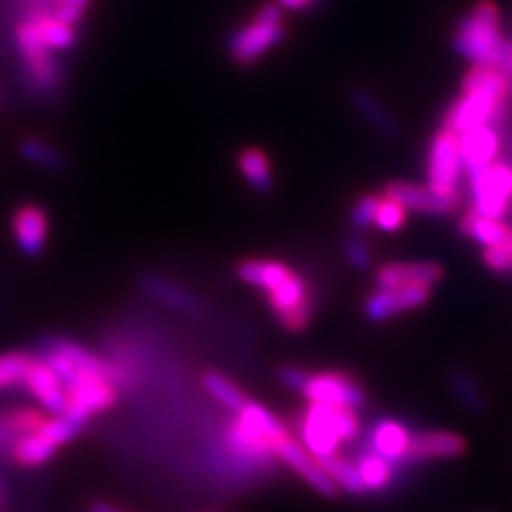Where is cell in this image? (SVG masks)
Masks as SVG:
<instances>
[{
  "instance_id": "obj_13",
  "label": "cell",
  "mask_w": 512,
  "mask_h": 512,
  "mask_svg": "<svg viewBox=\"0 0 512 512\" xmlns=\"http://www.w3.org/2000/svg\"><path fill=\"white\" fill-rule=\"evenodd\" d=\"M48 228H50V222H48L46 211L35 203H25L14 213V219H12L14 238L18 243L19 251L29 258L38 256L44 251L48 241Z\"/></svg>"
},
{
  "instance_id": "obj_32",
  "label": "cell",
  "mask_w": 512,
  "mask_h": 512,
  "mask_svg": "<svg viewBox=\"0 0 512 512\" xmlns=\"http://www.w3.org/2000/svg\"><path fill=\"white\" fill-rule=\"evenodd\" d=\"M450 385L459 401L465 404L469 410L478 412L484 408V397L469 374H465L463 370H454L450 374Z\"/></svg>"
},
{
  "instance_id": "obj_30",
  "label": "cell",
  "mask_w": 512,
  "mask_h": 512,
  "mask_svg": "<svg viewBox=\"0 0 512 512\" xmlns=\"http://www.w3.org/2000/svg\"><path fill=\"white\" fill-rule=\"evenodd\" d=\"M203 387L217 403L222 404L224 408H228L232 412H236V414L249 401L236 385L232 384L230 380H226L224 376L217 374V372H209V374L203 376Z\"/></svg>"
},
{
  "instance_id": "obj_22",
  "label": "cell",
  "mask_w": 512,
  "mask_h": 512,
  "mask_svg": "<svg viewBox=\"0 0 512 512\" xmlns=\"http://www.w3.org/2000/svg\"><path fill=\"white\" fill-rule=\"evenodd\" d=\"M57 444L40 427L33 433L21 435L14 440V459L23 467H38L54 458Z\"/></svg>"
},
{
  "instance_id": "obj_17",
  "label": "cell",
  "mask_w": 512,
  "mask_h": 512,
  "mask_svg": "<svg viewBox=\"0 0 512 512\" xmlns=\"http://www.w3.org/2000/svg\"><path fill=\"white\" fill-rule=\"evenodd\" d=\"M458 137L459 152L465 171H473L495 162L501 141L494 126H480Z\"/></svg>"
},
{
  "instance_id": "obj_20",
  "label": "cell",
  "mask_w": 512,
  "mask_h": 512,
  "mask_svg": "<svg viewBox=\"0 0 512 512\" xmlns=\"http://www.w3.org/2000/svg\"><path fill=\"white\" fill-rule=\"evenodd\" d=\"M293 274V270L279 260H245L238 268L239 277L247 285L266 294L272 293Z\"/></svg>"
},
{
  "instance_id": "obj_4",
  "label": "cell",
  "mask_w": 512,
  "mask_h": 512,
  "mask_svg": "<svg viewBox=\"0 0 512 512\" xmlns=\"http://www.w3.org/2000/svg\"><path fill=\"white\" fill-rule=\"evenodd\" d=\"M287 38L283 23V10L277 2H266L260 6L255 18L238 27L226 40V54L239 67L255 65L275 46Z\"/></svg>"
},
{
  "instance_id": "obj_12",
  "label": "cell",
  "mask_w": 512,
  "mask_h": 512,
  "mask_svg": "<svg viewBox=\"0 0 512 512\" xmlns=\"http://www.w3.org/2000/svg\"><path fill=\"white\" fill-rule=\"evenodd\" d=\"M431 296L427 285H404L399 289H378L366 298L365 311L372 321H387L393 315L421 308Z\"/></svg>"
},
{
  "instance_id": "obj_18",
  "label": "cell",
  "mask_w": 512,
  "mask_h": 512,
  "mask_svg": "<svg viewBox=\"0 0 512 512\" xmlns=\"http://www.w3.org/2000/svg\"><path fill=\"white\" fill-rule=\"evenodd\" d=\"M410 442H412L410 431L406 429V425L397 420L378 421L370 435L372 452H376L378 456H382L391 463L408 459Z\"/></svg>"
},
{
  "instance_id": "obj_3",
  "label": "cell",
  "mask_w": 512,
  "mask_h": 512,
  "mask_svg": "<svg viewBox=\"0 0 512 512\" xmlns=\"http://www.w3.org/2000/svg\"><path fill=\"white\" fill-rule=\"evenodd\" d=\"M361 423L355 410L334 408L327 404H311L298 420L302 446L313 458L323 459L336 454L342 442L357 439Z\"/></svg>"
},
{
  "instance_id": "obj_31",
  "label": "cell",
  "mask_w": 512,
  "mask_h": 512,
  "mask_svg": "<svg viewBox=\"0 0 512 512\" xmlns=\"http://www.w3.org/2000/svg\"><path fill=\"white\" fill-rule=\"evenodd\" d=\"M35 357L25 351H10L0 355V391L23 385L27 370L31 368Z\"/></svg>"
},
{
  "instance_id": "obj_33",
  "label": "cell",
  "mask_w": 512,
  "mask_h": 512,
  "mask_svg": "<svg viewBox=\"0 0 512 512\" xmlns=\"http://www.w3.org/2000/svg\"><path fill=\"white\" fill-rule=\"evenodd\" d=\"M404 222H406V209L403 205L384 198L378 207L374 226H378L384 232H397L403 228Z\"/></svg>"
},
{
  "instance_id": "obj_34",
  "label": "cell",
  "mask_w": 512,
  "mask_h": 512,
  "mask_svg": "<svg viewBox=\"0 0 512 512\" xmlns=\"http://www.w3.org/2000/svg\"><path fill=\"white\" fill-rule=\"evenodd\" d=\"M44 416L33 412V410H18V412H12L4 418V427L14 433L16 437L21 435H27V433H33L37 431L38 427L44 423Z\"/></svg>"
},
{
  "instance_id": "obj_23",
  "label": "cell",
  "mask_w": 512,
  "mask_h": 512,
  "mask_svg": "<svg viewBox=\"0 0 512 512\" xmlns=\"http://www.w3.org/2000/svg\"><path fill=\"white\" fill-rule=\"evenodd\" d=\"M238 167L243 179L255 192H258V194L272 192V188H274L272 165H270L266 154L262 150H258V148L241 150Z\"/></svg>"
},
{
  "instance_id": "obj_15",
  "label": "cell",
  "mask_w": 512,
  "mask_h": 512,
  "mask_svg": "<svg viewBox=\"0 0 512 512\" xmlns=\"http://www.w3.org/2000/svg\"><path fill=\"white\" fill-rule=\"evenodd\" d=\"M349 103L353 110L361 116L368 128L376 131L382 137H395L399 133L397 120L393 112L387 109L384 101L366 86H351L349 88Z\"/></svg>"
},
{
  "instance_id": "obj_25",
  "label": "cell",
  "mask_w": 512,
  "mask_h": 512,
  "mask_svg": "<svg viewBox=\"0 0 512 512\" xmlns=\"http://www.w3.org/2000/svg\"><path fill=\"white\" fill-rule=\"evenodd\" d=\"M35 27V33L40 38V42L50 48L52 52L59 50H69L76 42V31L71 25L63 23L61 19L55 18L54 14H44L37 18L29 19Z\"/></svg>"
},
{
  "instance_id": "obj_10",
  "label": "cell",
  "mask_w": 512,
  "mask_h": 512,
  "mask_svg": "<svg viewBox=\"0 0 512 512\" xmlns=\"http://www.w3.org/2000/svg\"><path fill=\"white\" fill-rule=\"evenodd\" d=\"M384 198L403 205L406 211L421 215L444 217L458 207V194H442L433 190L429 184L421 186L414 183H391L385 186Z\"/></svg>"
},
{
  "instance_id": "obj_40",
  "label": "cell",
  "mask_w": 512,
  "mask_h": 512,
  "mask_svg": "<svg viewBox=\"0 0 512 512\" xmlns=\"http://www.w3.org/2000/svg\"><path fill=\"white\" fill-rule=\"evenodd\" d=\"M90 512H122L120 509H116V507H112V505H109V503H93L92 509H90Z\"/></svg>"
},
{
  "instance_id": "obj_11",
  "label": "cell",
  "mask_w": 512,
  "mask_h": 512,
  "mask_svg": "<svg viewBox=\"0 0 512 512\" xmlns=\"http://www.w3.org/2000/svg\"><path fill=\"white\" fill-rule=\"evenodd\" d=\"M275 458L281 459L285 465H289L294 473L302 476L317 494L325 497H334L338 494V486L332 482L329 473L323 469L321 461L313 458L310 452L298 444L291 437H285L275 446Z\"/></svg>"
},
{
  "instance_id": "obj_14",
  "label": "cell",
  "mask_w": 512,
  "mask_h": 512,
  "mask_svg": "<svg viewBox=\"0 0 512 512\" xmlns=\"http://www.w3.org/2000/svg\"><path fill=\"white\" fill-rule=\"evenodd\" d=\"M23 385L38 403L42 404V408L52 412L54 416H59L67 410L65 385L46 361L42 359L33 361V365L27 370Z\"/></svg>"
},
{
  "instance_id": "obj_7",
  "label": "cell",
  "mask_w": 512,
  "mask_h": 512,
  "mask_svg": "<svg viewBox=\"0 0 512 512\" xmlns=\"http://www.w3.org/2000/svg\"><path fill=\"white\" fill-rule=\"evenodd\" d=\"M463 171L458 135L440 129L431 139L427 152V184L442 194H458Z\"/></svg>"
},
{
  "instance_id": "obj_35",
  "label": "cell",
  "mask_w": 512,
  "mask_h": 512,
  "mask_svg": "<svg viewBox=\"0 0 512 512\" xmlns=\"http://www.w3.org/2000/svg\"><path fill=\"white\" fill-rule=\"evenodd\" d=\"M380 203H382V198L374 196V194L359 198L355 205L351 207V224L355 228H361V230L372 226L374 220H376V215H378Z\"/></svg>"
},
{
  "instance_id": "obj_6",
  "label": "cell",
  "mask_w": 512,
  "mask_h": 512,
  "mask_svg": "<svg viewBox=\"0 0 512 512\" xmlns=\"http://www.w3.org/2000/svg\"><path fill=\"white\" fill-rule=\"evenodd\" d=\"M511 101L484 92H463L446 110L442 128L463 135L480 126H499L509 114Z\"/></svg>"
},
{
  "instance_id": "obj_26",
  "label": "cell",
  "mask_w": 512,
  "mask_h": 512,
  "mask_svg": "<svg viewBox=\"0 0 512 512\" xmlns=\"http://www.w3.org/2000/svg\"><path fill=\"white\" fill-rule=\"evenodd\" d=\"M143 289L147 291L154 300L162 302L167 308L175 311L196 310V300L194 296L181 289L179 285L167 281L164 277L158 275H148L143 279Z\"/></svg>"
},
{
  "instance_id": "obj_36",
  "label": "cell",
  "mask_w": 512,
  "mask_h": 512,
  "mask_svg": "<svg viewBox=\"0 0 512 512\" xmlns=\"http://www.w3.org/2000/svg\"><path fill=\"white\" fill-rule=\"evenodd\" d=\"M484 262L495 274H512V232L507 243L484 251Z\"/></svg>"
},
{
  "instance_id": "obj_37",
  "label": "cell",
  "mask_w": 512,
  "mask_h": 512,
  "mask_svg": "<svg viewBox=\"0 0 512 512\" xmlns=\"http://www.w3.org/2000/svg\"><path fill=\"white\" fill-rule=\"evenodd\" d=\"M88 4H90V0H61L55 6V18L61 19L63 23H67L71 27H76L84 18Z\"/></svg>"
},
{
  "instance_id": "obj_21",
  "label": "cell",
  "mask_w": 512,
  "mask_h": 512,
  "mask_svg": "<svg viewBox=\"0 0 512 512\" xmlns=\"http://www.w3.org/2000/svg\"><path fill=\"white\" fill-rule=\"evenodd\" d=\"M461 232L478 245H482L484 249H492L507 243V239L511 238L512 230L501 219H492V217L478 215L475 211H469L461 219Z\"/></svg>"
},
{
  "instance_id": "obj_19",
  "label": "cell",
  "mask_w": 512,
  "mask_h": 512,
  "mask_svg": "<svg viewBox=\"0 0 512 512\" xmlns=\"http://www.w3.org/2000/svg\"><path fill=\"white\" fill-rule=\"evenodd\" d=\"M465 440L448 431H429L412 437L408 459H452L465 452Z\"/></svg>"
},
{
  "instance_id": "obj_9",
  "label": "cell",
  "mask_w": 512,
  "mask_h": 512,
  "mask_svg": "<svg viewBox=\"0 0 512 512\" xmlns=\"http://www.w3.org/2000/svg\"><path fill=\"white\" fill-rule=\"evenodd\" d=\"M268 304L277 321L291 332H298L310 323L313 310L310 289L298 274L291 275L285 283L268 293Z\"/></svg>"
},
{
  "instance_id": "obj_28",
  "label": "cell",
  "mask_w": 512,
  "mask_h": 512,
  "mask_svg": "<svg viewBox=\"0 0 512 512\" xmlns=\"http://www.w3.org/2000/svg\"><path fill=\"white\" fill-rule=\"evenodd\" d=\"M319 461L338 488L353 495L365 494V484L359 476V471L353 463H349L348 459L342 458L338 454H332V456L319 459Z\"/></svg>"
},
{
  "instance_id": "obj_1",
  "label": "cell",
  "mask_w": 512,
  "mask_h": 512,
  "mask_svg": "<svg viewBox=\"0 0 512 512\" xmlns=\"http://www.w3.org/2000/svg\"><path fill=\"white\" fill-rule=\"evenodd\" d=\"M452 46L473 67H499L507 46L501 33V14L492 0H480L459 19Z\"/></svg>"
},
{
  "instance_id": "obj_2",
  "label": "cell",
  "mask_w": 512,
  "mask_h": 512,
  "mask_svg": "<svg viewBox=\"0 0 512 512\" xmlns=\"http://www.w3.org/2000/svg\"><path fill=\"white\" fill-rule=\"evenodd\" d=\"M285 437H289L287 427L277 416L262 404L247 401L228 429V446L249 463H268L275 454L277 442Z\"/></svg>"
},
{
  "instance_id": "obj_38",
  "label": "cell",
  "mask_w": 512,
  "mask_h": 512,
  "mask_svg": "<svg viewBox=\"0 0 512 512\" xmlns=\"http://www.w3.org/2000/svg\"><path fill=\"white\" fill-rule=\"evenodd\" d=\"M346 258L355 270H366L370 266V251L359 236H349L346 241Z\"/></svg>"
},
{
  "instance_id": "obj_41",
  "label": "cell",
  "mask_w": 512,
  "mask_h": 512,
  "mask_svg": "<svg viewBox=\"0 0 512 512\" xmlns=\"http://www.w3.org/2000/svg\"><path fill=\"white\" fill-rule=\"evenodd\" d=\"M0 505H2V488H0Z\"/></svg>"
},
{
  "instance_id": "obj_39",
  "label": "cell",
  "mask_w": 512,
  "mask_h": 512,
  "mask_svg": "<svg viewBox=\"0 0 512 512\" xmlns=\"http://www.w3.org/2000/svg\"><path fill=\"white\" fill-rule=\"evenodd\" d=\"M275 2L281 10H287V12H306L315 8L321 0H275Z\"/></svg>"
},
{
  "instance_id": "obj_24",
  "label": "cell",
  "mask_w": 512,
  "mask_h": 512,
  "mask_svg": "<svg viewBox=\"0 0 512 512\" xmlns=\"http://www.w3.org/2000/svg\"><path fill=\"white\" fill-rule=\"evenodd\" d=\"M463 92H484L511 101L512 82L495 67H473L463 80Z\"/></svg>"
},
{
  "instance_id": "obj_27",
  "label": "cell",
  "mask_w": 512,
  "mask_h": 512,
  "mask_svg": "<svg viewBox=\"0 0 512 512\" xmlns=\"http://www.w3.org/2000/svg\"><path fill=\"white\" fill-rule=\"evenodd\" d=\"M355 467L365 484L366 492H380L393 480L391 461L378 456L376 452H368L365 456H361L355 463Z\"/></svg>"
},
{
  "instance_id": "obj_5",
  "label": "cell",
  "mask_w": 512,
  "mask_h": 512,
  "mask_svg": "<svg viewBox=\"0 0 512 512\" xmlns=\"http://www.w3.org/2000/svg\"><path fill=\"white\" fill-rule=\"evenodd\" d=\"M469 173L471 211L492 219H503L512 205V165L492 162Z\"/></svg>"
},
{
  "instance_id": "obj_8",
  "label": "cell",
  "mask_w": 512,
  "mask_h": 512,
  "mask_svg": "<svg viewBox=\"0 0 512 512\" xmlns=\"http://www.w3.org/2000/svg\"><path fill=\"white\" fill-rule=\"evenodd\" d=\"M298 393L306 397L308 403L349 408L355 412L366 403L365 391L342 372H308Z\"/></svg>"
},
{
  "instance_id": "obj_16",
  "label": "cell",
  "mask_w": 512,
  "mask_h": 512,
  "mask_svg": "<svg viewBox=\"0 0 512 512\" xmlns=\"http://www.w3.org/2000/svg\"><path fill=\"white\" fill-rule=\"evenodd\" d=\"M442 279V268L435 262H391L376 275L378 289H399L404 285L433 287Z\"/></svg>"
},
{
  "instance_id": "obj_29",
  "label": "cell",
  "mask_w": 512,
  "mask_h": 512,
  "mask_svg": "<svg viewBox=\"0 0 512 512\" xmlns=\"http://www.w3.org/2000/svg\"><path fill=\"white\" fill-rule=\"evenodd\" d=\"M19 154L31 162V164L40 165L44 169H52V171H61L67 167V160L63 156L61 150H57L54 145L42 141V139H23L19 143Z\"/></svg>"
}]
</instances>
